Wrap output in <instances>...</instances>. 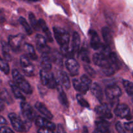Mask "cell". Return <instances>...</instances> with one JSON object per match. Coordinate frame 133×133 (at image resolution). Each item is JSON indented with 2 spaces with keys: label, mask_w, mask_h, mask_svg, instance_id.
Here are the masks:
<instances>
[{
  "label": "cell",
  "mask_w": 133,
  "mask_h": 133,
  "mask_svg": "<svg viewBox=\"0 0 133 133\" xmlns=\"http://www.w3.org/2000/svg\"><path fill=\"white\" fill-rule=\"evenodd\" d=\"M93 63L101 69V71L106 76H112L117 70L112 65L108 56L103 54L95 53L93 56Z\"/></svg>",
  "instance_id": "1"
},
{
  "label": "cell",
  "mask_w": 133,
  "mask_h": 133,
  "mask_svg": "<svg viewBox=\"0 0 133 133\" xmlns=\"http://www.w3.org/2000/svg\"><path fill=\"white\" fill-rule=\"evenodd\" d=\"M12 77L16 85L20 88V90L26 94H31L32 89L31 85L28 82L24 76L20 73L18 70L14 69L12 72Z\"/></svg>",
  "instance_id": "2"
},
{
  "label": "cell",
  "mask_w": 133,
  "mask_h": 133,
  "mask_svg": "<svg viewBox=\"0 0 133 133\" xmlns=\"http://www.w3.org/2000/svg\"><path fill=\"white\" fill-rule=\"evenodd\" d=\"M105 93L107 98L112 106L114 104H118L119 98L122 93L121 89L117 85L112 84L107 86L105 89Z\"/></svg>",
  "instance_id": "3"
},
{
  "label": "cell",
  "mask_w": 133,
  "mask_h": 133,
  "mask_svg": "<svg viewBox=\"0 0 133 133\" xmlns=\"http://www.w3.org/2000/svg\"><path fill=\"white\" fill-rule=\"evenodd\" d=\"M55 39L61 46L69 44L70 35L68 31L61 28L54 27L53 28Z\"/></svg>",
  "instance_id": "4"
},
{
  "label": "cell",
  "mask_w": 133,
  "mask_h": 133,
  "mask_svg": "<svg viewBox=\"0 0 133 133\" xmlns=\"http://www.w3.org/2000/svg\"><path fill=\"white\" fill-rule=\"evenodd\" d=\"M9 118L11 121L12 127L16 131L24 132H28L29 129L25 125V121L23 119H22L20 116L16 115L15 113H11L9 114Z\"/></svg>",
  "instance_id": "5"
},
{
  "label": "cell",
  "mask_w": 133,
  "mask_h": 133,
  "mask_svg": "<svg viewBox=\"0 0 133 133\" xmlns=\"http://www.w3.org/2000/svg\"><path fill=\"white\" fill-rule=\"evenodd\" d=\"M40 78L41 83L44 86L50 89H54L56 88V78L53 73L42 69L40 71Z\"/></svg>",
  "instance_id": "6"
},
{
  "label": "cell",
  "mask_w": 133,
  "mask_h": 133,
  "mask_svg": "<svg viewBox=\"0 0 133 133\" xmlns=\"http://www.w3.org/2000/svg\"><path fill=\"white\" fill-rule=\"evenodd\" d=\"M24 44V36L22 34L11 35L9 37V45L15 52H18Z\"/></svg>",
  "instance_id": "7"
},
{
  "label": "cell",
  "mask_w": 133,
  "mask_h": 133,
  "mask_svg": "<svg viewBox=\"0 0 133 133\" xmlns=\"http://www.w3.org/2000/svg\"><path fill=\"white\" fill-rule=\"evenodd\" d=\"M20 65L22 66V69L23 72L26 76H33L35 74V68L29 60V57L25 55H23L20 57Z\"/></svg>",
  "instance_id": "8"
},
{
  "label": "cell",
  "mask_w": 133,
  "mask_h": 133,
  "mask_svg": "<svg viewBox=\"0 0 133 133\" xmlns=\"http://www.w3.org/2000/svg\"><path fill=\"white\" fill-rule=\"evenodd\" d=\"M20 108H21L22 114L24 117L23 119L32 122L35 119H36L35 112L28 103L24 101L22 102L20 104Z\"/></svg>",
  "instance_id": "9"
},
{
  "label": "cell",
  "mask_w": 133,
  "mask_h": 133,
  "mask_svg": "<svg viewBox=\"0 0 133 133\" xmlns=\"http://www.w3.org/2000/svg\"><path fill=\"white\" fill-rule=\"evenodd\" d=\"M95 110L101 118L104 119H110L113 117L110 108L106 103H101L100 105L96 107Z\"/></svg>",
  "instance_id": "10"
},
{
  "label": "cell",
  "mask_w": 133,
  "mask_h": 133,
  "mask_svg": "<svg viewBox=\"0 0 133 133\" xmlns=\"http://www.w3.org/2000/svg\"><path fill=\"white\" fill-rule=\"evenodd\" d=\"M114 113L116 116L121 118L127 119H130L131 118L130 108L128 105L124 103L117 104L114 110Z\"/></svg>",
  "instance_id": "11"
},
{
  "label": "cell",
  "mask_w": 133,
  "mask_h": 133,
  "mask_svg": "<svg viewBox=\"0 0 133 133\" xmlns=\"http://www.w3.org/2000/svg\"><path fill=\"white\" fill-rule=\"evenodd\" d=\"M35 43L36 46L39 51L42 52V54H49L50 48L47 44V40L45 37L43 35L37 34L35 37Z\"/></svg>",
  "instance_id": "12"
},
{
  "label": "cell",
  "mask_w": 133,
  "mask_h": 133,
  "mask_svg": "<svg viewBox=\"0 0 133 133\" xmlns=\"http://www.w3.org/2000/svg\"><path fill=\"white\" fill-rule=\"evenodd\" d=\"M66 69L68 70L71 76H75L78 74V70L80 68L79 63L73 58H69L65 62Z\"/></svg>",
  "instance_id": "13"
},
{
  "label": "cell",
  "mask_w": 133,
  "mask_h": 133,
  "mask_svg": "<svg viewBox=\"0 0 133 133\" xmlns=\"http://www.w3.org/2000/svg\"><path fill=\"white\" fill-rule=\"evenodd\" d=\"M95 133H110V125L108 121L102 118L96 121Z\"/></svg>",
  "instance_id": "14"
},
{
  "label": "cell",
  "mask_w": 133,
  "mask_h": 133,
  "mask_svg": "<svg viewBox=\"0 0 133 133\" xmlns=\"http://www.w3.org/2000/svg\"><path fill=\"white\" fill-rule=\"evenodd\" d=\"M35 124L37 125V126L39 127L40 128H45V129H50L52 130H55L56 128V126L54 123L50 121L47 119L41 117V116H38L36 117Z\"/></svg>",
  "instance_id": "15"
},
{
  "label": "cell",
  "mask_w": 133,
  "mask_h": 133,
  "mask_svg": "<svg viewBox=\"0 0 133 133\" xmlns=\"http://www.w3.org/2000/svg\"><path fill=\"white\" fill-rule=\"evenodd\" d=\"M89 35H90V44L91 46L93 49L96 50H99L101 49L102 46V43H101V41H100L99 37H98V34L97 33V32L94 30H91L89 31Z\"/></svg>",
  "instance_id": "16"
},
{
  "label": "cell",
  "mask_w": 133,
  "mask_h": 133,
  "mask_svg": "<svg viewBox=\"0 0 133 133\" xmlns=\"http://www.w3.org/2000/svg\"><path fill=\"white\" fill-rule=\"evenodd\" d=\"M56 88H57V90L59 93V99L60 103L64 107H68L69 102L68 100H67V97H66L65 91L63 89L62 85H61V83L59 82V80L57 78H56Z\"/></svg>",
  "instance_id": "17"
},
{
  "label": "cell",
  "mask_w": 133,
  "mask_h": 133,
  "mask_svg": "<svg viewBox=\"0 0 133 133\" xmlns=\"http://www.w3.org/2000/svg\"><path fill=\"white\" fill-rule=\"evenodd\" d=\"M48 54H42L40 65L42 67V69L50 72L52 69V63H51L50 57L48 56Z\"/></svg>",
  "instance_id": "18"
},
{
  "label": "cell",
  "mask_w": 133,
  "mask_h": 133,
  "mask_svg": "<svg viewBox=\"0 0 133 133\" xmlns=\"http://www.w3.org/2000/svg\"><path fill=\"white\" fill-rule=\"evenodd\" d=\"M91 91L92 94L99 101V102L102 103L103 100V93L101 87L97 83H93L91 85Z\"/></svg>",
  "instance_id": "19"
},
{
  "label": "cell",
  "mask_w": 133,
  "mask_h": 133,
  "mask_svg": "<svg viewBox=\"0 0 133 133\" xmlns=\"http://www.w3.org/2000/svg\"><path fill=\"white\" fill-rule=\"evenodd\" d=\"M71 48L73 51L74 54L79 53V50L80 46V37L78 33L77 32H74L72 35V44H71Z\"/></svg>",
  "instance_id": "20"
},
{
  "label": "cell",
  "mask_w": 133,
  "mask_h": 133,
  "mask_svg": "<svg viewBox=\"0 0 133 133\" xmlns=\"http://www.w3.org/2000/svg\"><path fill=\"white\" fill-rule=\"evenodd\" d=\"M80 82H81L82 85V89L80 93L82 94H85L86 92L91 88V85L92 84L91 80L87 75H84L80 78Z\"/></svg>",
  "instance_id": "21"
},
{
  "label": "cell",
  "mask_w": 133,
  "mask_h": 133,
  "mask_svg": "<svg viewBox=\"0 0 133 133\" xmlns=\"http://www.w3.org/2000/svg\"><path fill=\"white\" fill-rule=\"evenodd\" d=\"M36 109L40 112L41 114L43 115V116H45L46 118L49 119H52L53 118V115L50 112L49 110L45 107L43 103H40V102H37V103L35 104V105Z\"/></svg>",
  "instance_id": "22"
},
{
  "label": "cell",
  "mask_w": 133,
  "mask_h": 133,
  "mask_svg": "<svg viewBox=\"0 0 133 133\" xmlns=\"http://www.w3.org/2000/svg\"><path fill=\"white\" fill-rule=\"evenodd\" d=\"M39 22V27H40L41 29H42L43 33H44V35H45V38L47 40V41L48 42H52L53 39H52V34H51L50 31L49 30L48 28L47 27L46 24L45 22L43 19H40V20L38 21Z\"/></svg>",
  "instance_id": "23"
},
{
  "label": "cell",
  "mask_w": 133,
  "mask_h": 133,
  "mask_svg": "<svg viewBox=\"0 0 133 133\" xmlns=\"http://www.w3.org/2000/svg\"><path fill=\"white\" fill-rule=\"evenodd\" d=\"M103 37L106 44L110 46L112 43V34L110 29L108 27H104L102 29Z\"/></svg>",
  "instance_id": "24"
},
{
  "label": "cell",
  "mask_w": 133,
  "mask_h": 133,
  "mask_svg": "<svg viewBox=\"0 0 133 133\" xmlns=\"http://www.w3.org/2000/svg\"><path fill=\"white\" fill-rule=\"evenodd\" d=\"M61 83V85L63 87H65L66 89H69L71 88V82H70L69 78L68 75H66V72H60L59 75V78H57Z\"/></svg>",
  "instance_id": "25"
},
{
  "label": "cell",
  "mask_w": 133,
  "mask_h": 133,
  "mask_svg": "<svg viewBox=\"0 0 133 133\" xmlns=\"http://www.w3.org/2000/svg\"><path fill=\"white\" fill-rule=\"evenodd\" d=\"M24 50H25V53L28 55V57L29 58L33 60H36L37 59L36 52H35V49H34L33 46L28 44V43H25V44H24Z\"/></svg>",
  "instance_id": "26"
},
{
  "label": "cell",
  "mask_w": 133,
  "mask_h": 133,
  "mask_svg": "<svg viewBox=\"0 0 133 133\" xmlns=\"http://www.w3.org/2000/svg\"><path fill=\"white\" fill-rule=\"evenodd\" d=\"M9 85L11 86V89H12V91L15 97L16 98H18V99H20L22 101H25V97L23 95L22 93V91L16 85V84L15 82H10Z\"/></svg>",
  "instance_id": "27"
},
{
  "label": "cell",
  "mask_w": 133,
  "mask_h": 133,
  "mask_svg": "<svg viewBox=\"0 0 133 133\" xmlns=\"http://www.w3.org/2000/svg\"><path fill=\"white\" fill-rule=\"evenodd\" d=\"M2 53L4 59L7 61H11L12 60L11 53H10V46L9 44L5 42H2Z\"/></svg>",
  "instance_id": "28"
},
{
  "label": "cell",
  "mask_w": 133,
  "mask_h": 133,
  "mask_svg": "<svg viewBox=\"0 0 133 133\" xmlns=\"http://www.w3.org/2000/svg\"><path fill=\"white\" fill-rule=\"evenodd\" d=\"M123 84L124 88L127 93V94L131 98L132 101H133V83L127 80H123Z\"/></svg>",
  "instance_id": "29"
},
{
  "label": "cell",
  "mask_w": 133,
  "mask_h": 133,
  "mask_svg": "<svg viewBox=\"0 0 133 133\" xmlns=\"http://www.w3.org/2000/svg\"><path fill=\"white\" fill-rule=\"evenodd\" d=\"M61 54L65 57H68V59L72 58V56L74 55L73 51H72L71 46H70L69 44L61 46Z\"/></svg>",
  "instance_id": "30"
},
{
  "label": "cell",
  "mask_w": 133,
  "mask_h": 133,
  "mask_svg": "<svg viewBox=\"0 0 133 133\" xmlns=\"http://www.w3.org/2000/svg\"><path fill=\"white\" fill-rule=\"evenodd\" d=\"M0 70L5 75H8L9 73L10 68L8 63L5 59L2 58L0 56Z\"/></svg>",
  "instance_id": "31"
},
{
  "label": "cell",
  "mask_w": 133,
  "mask_h": 133,
  "mask_svg": "<svg viewBox=\"0 0 133 133\" xmlns=\"http://www.w3.org/2000/svg\"><path fill=\"white\" fill-rule=\"evenodd\" d=\"M19 22H20V24L22 25V27L24 28V29H25V32H26L27 34L29 35H31L32 34L31 28L30 25L28 24V22L26 21V20H25L24 18L22 17L21 16V17L19 18Z\"/></svg>",
  "instance_id": "32"
},
{
  "label": "cell",
  "mask_w": 133,
  "mask_h": 133,
  "mask_svg": "<svg viewBox=\"0 0 133 133\" xmlns=\"http://www.w3.org/2000/svg\"><path fill=\"white\" fill-rule=\"evenodd\" d=\"M29 22H30V24L31 25V26L33 27L35 30L38 31L40 29L39 22H38V21H37L35 15H33V13H32V12H29Z\"/></svg>",
  "instance_id": "33"
},
{
  "label": "cell",
  "mask_w": 133,
  "mask_h": 133,
  "mask_svg": "<svg viewBox=\"0 0 133 133\" xmlns=\"http://www.w3.org/2000/svg\"><path fill=\"white\" fill-rule=\"evenodd\" d=\"M76 99H77L78 102L79 104H80L82 107H85V108H89V103L85 101V99H84V98L82 97V95H76Z\"/></svg>",
  "instance_id": "34"
},
{
  "label": "cell",
  "mask_w": 133,
  "mask_h": 133,
  "mask_svg": "<svg viewBox=\"0 0 133 133\" xmlns=\"http://www.w3.org/2000/svg\"><path fill=\"white\" fill-rule=\"evenodd\" d=\"M52 60L55 63L57 64H61L62 63V57H61V54L58 53L57 52H54L52 54Z\"/></svg>",
  "instance_id": "35"
},
{
  "label": "cell",
  "mask_w": 133,
  "mask_h": 133,
  "mask_svg": "<svg viewBox=\"0 0 133 133\" xmlns=\"http://www.w3.org/2000/svg\"><path fill=\"white\" fill-rule=\"evenodd\" d=\"M81 58L82 61H84V62L88 63H90V59H89V56L88 54V50L85 48H82L81 51Z\"/></svg>",
  "instance_id": "36"
},
{
  "label": "cell",
  "mask_w": 133,
  "mask_h": 133,
  "mask_svg": "<svg viewBox=\"0 0 133 133\" xmlns=\"http://www.w3.org/2000/svg\"><path fill=\"white\" fill-rule=\"evenodd\" d=\"M84 69L88 72V75L92 78H95L96 76V72L91 66L88 65H84Z\"/></svg>",
  "instance_id": "37"
},
{
  "label": "cell",
  "mask_w": 133,
  "mask_h": 133,
  "mask_svg": "<svg viewBox=\"0 0 133 133\" xmlns=\"http://www.w3.org/2000/svg\"><path fill=\"white\" fill-rule=\"evenodd\" d=\"M116 129L119 133H130V132L127 131L124 127L123 125H122L121 122H117L116 125Z\"/></svg>",
  "instance_id": "38"
},
{
  "label": "cell",
  "mask_w": 133,
  "mask_h": 133,
  "mask_svg": "<svg viewBox=\"0 0 133 133\" xmlns=\"http://www.w3.org/2000/svg\"><path fill=\"white\" fill-rule=\"evenodd\" d=\"M72 84H73V86L75 88V89L80 93L82 89V85L80 80H79L78 79H73V80H72Z\"/></svg>",
  "instance_id": "39"
},
{
  "label": "cell",
  "mask_w": 133,
  "mask_h": 133,
  "mask_svg": "<svg viewBox=\"0 0 133 133\" xmlns=\"http://www.w3.org/2000/svg\"><path fill=\"white\" fill-rule=\"evenodd\" d=\"M123 126L125 129L127 131L132 132L133 131V121H130V122H127L123 124Z\"/></svg>",
  "instance_id": "40"
},
{
  "label": "cell",
  "mask_w": 133,
  "mask_h": 133,
  "mask_svg": "<svg viewBox=\"0 0 133 133\" xmlns=\"http://www.w3.org/2000/svg\"><path fill=\"white\" fill-rule=\"evenodd\" d=\"M0 133H15L12 130V129H10L8 127L3 126L0 127Z\"/></svg>",
  "instance_id": "41"
},
{
  "label": "cell",
  "mask_w": 133,
  "mask_h": 133,
  "mask_svg": "<svg viewBox=\"0 0 133 133\" xmlns=\"http://www.w3.org/2000/svg\"><path fill=\"white\" fill-rule=\"evenodd\" d=\"M38 133H54L50 129H45V128H40L38 130Z\"/></svg>",
  "instance_id": "42"
},
{
  "label": "cell",
  "mask_w": 133,
  "mask_h": 133,
  "mask_svg": "<svg viewBox=\"0 0 133 133\" xmlns=\"http://www.w3.org/2000/svg\"><path fill=\"white\" fill-rule=\"evenodd\" d=\"M57 133H66L63 127L61 124H58L57 125Z\"/></svg>",
  "instance_id": "43"
},
{
  "label": "cell",
  "mask_w": 133,
  "mask_h": 133,
  "mask_svg": "<svg viewBox=\"0 0 133 133\" xmlns=\"http://www.w3.org/2000/svg\"><path fill=\"white\" fill-rule=\"evenodd\" d=\"M7 122L3 116H0V125H7Z\"/></svg>",
  "instance_id": "44"
},
{
  "label": "cell",
  "mask_w": 133,
  "mask_h": 133,
  "mask_svg": "<svg viewBox=\"0 0 133 133\" xmlns=\"http://www.w3.org/2000/svg\"><path fill=\"white\" fill-rule=\"evenodd\" d=\"M82 133H89V131H88V129L86 127H84L82 130Z\"/></svg>",
  "instance_id": "45"
}]
</instances>
